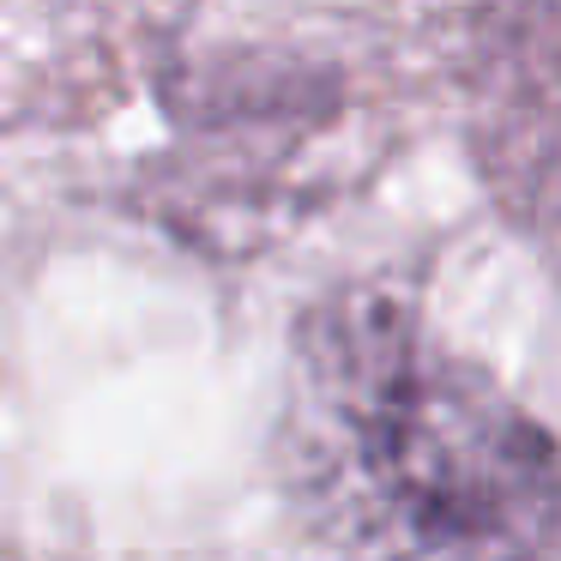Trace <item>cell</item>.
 I'll return each mask as SVG.
<instances>
[{
  "label": "cell",
  "mask_w": 561,
  "mask_h": 561,
  "mask_svg": "<svg viewBox=\"0 0 561 561\" xmlns=\"http://www.w3.org/2000/svg\"><path fill=\"white\" fill-rule=\"evenodd\" d=\"M278 453L327 561H543L561 531L543 423L387 296L302 320Z\"/></svg>",
  "instance_id": "1"
}]
</instances>
